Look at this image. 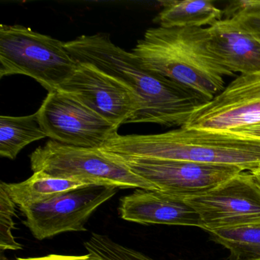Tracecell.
<instances>
[{
	"label": "cell",
	"instance_id": "20",
	"mask_svg": "<svg viewBox=\"0 0 260 260\" xmlns=\"http://www.w3.org/2000/svg\"><path fill=\"white\" fill-rule=\"evenodd\" d=\"M226 17L234 16L260 43V0H240L226 10Z\"/></svg>",
	"mask_w": 260,
	"mask_h": 260
},
{
	"label": "cell",
	"instance_id": "14",
	"mask_svg": "<svg viewBox=\"0 0 260 260\" xmlns=\"http://www.w3.org/2000/svg\"><path fill=\"white\" fill-rule=\"evenodd\" d=\"M159 4L162 10L153 22L162 28L210 27L224 13L211 0H164Z\"/></svg>",
	"mask_w": 260,
	"mask_h": 260
},
{
	"label": "cell",
	"instance_id": "3",
	"mask_svg": "<svg viewBox=\"0 0 260 260\" xmlns=\"http://www.w3.org/2000/svg\"><path fill=\"white\" fill-rule=\"evenodd\" d=\"M144 68L212 100L234 74L213 54L208 28H149L132 51Z\"/></svg>",
	"mask_w": 260,
	"mask_h": 260
},
{
	"label": "cell",
	"instance_id": "12",
	"mask_svg": "<svg viewBox=\"0 0 260 260\" xmlns=\"http://www.w3.org/2000/svg\"><path fill=\"white\" fill-rule=\"evenodd\" d=\"M119 214L127 221L144 224L178 225L202 229L200 217L185 199L150 190H135L120 201Z\"/></svg>",
	"mask_w": 260,
	"mask_h": 260
},
{
	"label": "cell",
	"instance_id": "7",
	"mask_svg": "<svg viewBox=\"0 0 260 260\" xmlns=\"http://www.w3.org/2000/svg\"><path fill=\"white\" fill-rule=\"evenodd\" d=\"M118 188L85 185L65 191L39 205L20 208L24 223L39 240L70 231H86L88 220L97 208L112 199Z\"/></svg>",
	"mask_w": 260,
	"mask_h": 260
},
{
	"label": "cell",
	"instance_id": "18",
	"mask_svg": "<svg viewBox=\"0 0 260 260\" xmlns=\"http://www.w3.org/2000/svg\"><path fill=\"white\" fill-rule=\"evenodd\" d=\"M85 247L94 260H154L132 248L122 246L106 235L92 233Z\"/></svg>",
	"mask_w": 260,
	"mask_h": 260
},
{
	"label": "cell",
	"instance_id": "8",
	"mask_svg": "<svg viewBox=\"0 0 260 260\" xmlns=\"http://www.w3.org/2000/svg\"><path fill=\"white\" fill-rule=\"evenodd\" d=\"M115 156L156 191L185 199L205 194L242 172L237 167L189 161Z\"/></svg>",
	"mask_w": 260,
	"mask_h": 260
},
{
	"label": "cell",
	"instance_id": "17",
	"mask_svg": "<svg viewBox=\"0 0 260 260\" xmlns=\"http://www.w3.org/2000/svg\"><path fill=\"white\" fill-rule=\"evenodd\" d=\"M211 240L229 251V260H260V222L208 231Z\"/></svg>",
	"mask_w": 260,
	"mask_h": 260
},
{
	"label": "cell",
	"instance_id": "10",
	"mask_svg": "<svg viewBox=\"0 0 260 260\" xmlns=\"http://www.w3.org/2000/svg\"><path fill=\"white\" fill-rule=\"evenodd\" d=\"M260 122V72L240 75L199 107L184 127L228 133Z\"/></svg>",
	"mask_w": 260,
	"mask_h": 260
},
{
	"label": "cell",
	"instance_id": "11",
	"mask_svg": "<svg viewBox=\"0 0 260 260\" xmlns=\"http://www.w3.org/2000/svg\"><path fill=\"white\" fill-rule=\"evenodd\" d=\"M119 128L142 109L139 97L125 84L88 63H78L60 89Z\"/></svg>",
	"mask_w": 260,
	"mask_h": 260
},
{
	"label": "cell",
	"instance_id": "21",
	"mask_svg": "<svg viewBox=\"0 0 260 260\" xmlns=\"http://www.w3.org/2000/svg\"><path fill=\"white\" fill-rule=\"evenodd\" d=\"M235 136L260 140V122L228 132Z\"/></svg>",
	"mask_w": 260,
	"mask_h": 260
},
{
	"label": "cell",
	"instance_id": "9",
	"mask_svg": "<svg viewBox=\"0 0 260 260\" xmlns=\"http://www.w3.org/2000/svg\"><path fill=\"white\" fill-rule=\"evenodd\" d=\"M205 231L260 222V186L249 171H242L211 191L185 199Z\"/></svg>",
	"mask_w": 260,
	"mask_h": 260
},
{
	"label": "cell",
	"instance_id": "5",
	"mask_svg": "<svg viewBox=\"0 0 260 260\" xmlns=\"http://www.w3.org/2000/svg\"><path fill=\"white\" fill-rule=\"evenodd\" d=\"M31 170L89 185L156 191L153 185L131 171L118 158L99 148L74 147L48 141L31 156Z\"/></svg>",
	"mask_w": 260,
	"mask_h": 260
},
{
	"label": "cell",
	"instance_id": "13",
	"mask_svg": "<svg viewBox=\"0 0 260 260\" xmlns=\"http://www.w3.org/2000/svg\"><path fill=\"white\" fill-rule=\"evenodd\" d=\"M211 51L228 71L240 75L260 72V43L234 16L208 27Z\"/></svg>",
	"mask_w": 260,
	"mask_h": 260
},
{
	"label": "cell",
	"instance_id": "16",
	"mask_svg": "<svg viewBox=\"0 0 260 260\" xmlns=\"http://www.w3.org/2000/svg\"><path fill=\"white\" fill-rule=\"evenodd\" d=\"M38 112L27 116L0 117V156L15 159L27 145L47 138Z\"/></svg>",
	"mask_w": 260,
	"mask_h": 260
},
{
	"label": "cell",
	"instance_id": "6",
	"mask_svg": "<svg viewBox=\"0 0 260 260\" xmlns=\"http://www.w3.org/2000/svg\"><path fill=\"white\" fill-rule=\"evenodd\" d=\"M37 112L47 136L66 145L100 149L118 135V128L61 89L48 92Z\"/></svg>",
	"mask_w": 260,
	"mask_h": 260
},
{
	"label": "cell",
	"instance_id": "19",
	"mask_svg": "<svg viewBox=\"0 0 260 260\" xmlns=\"http://www.w3.org/2000/svg\"><path fill=\"white\" fill-rule=\"evenodd\" d=\"M16 206L4 187L0 185V249L2 250L22 249V245L13 236Z\"/></svg>",
	"mask_w": 260,
	"mask_h": 260
},
{
	"label": "cell",
	"instance_id": "1",
	"mask_svg": "<svg viewBox=\"0 0 260 260\" xmlns=\"http://www.w3.org/2000/svg\"><path fill=\"white\" fill-rule=\"evenodd\" d=\"M65 46L77 63L92 65L139 97L142 109L130 123L184 127L192 114L209 101L193 89L144 68L136 55L115 45L106 33L80 36L65 42Z\"/></svg>",
	"mask_w": 260,
	"mask_h": 260
},
{
	"label": "cell",
	"instance_id": "22",
	"mask_svg": "<svg viewBox=\"0 0 260 260\" xmlns=\"http://www.w3.org/2000/svg\"><path fill=\"white\" fill-rule=\"evenodd\" d=\"M17 260H94L89 254L83 255H64L51 254L42 257L34 258H19Z\"/></svg>",
	"mask_w": 260,
	"mask_h": 260
},
{
	"label": "cell",
	"instance_id": "23",
	"mask_svg": "<svg viewBox=\"0 0 260 260\" xmlns=\"http://www.w3.org/2000/svg\"><path fill=\"white\" fill-rule=\"evenodd\" d=\"M249 172L252 173L254 179H255V180L256 181L257 183H258V185L260 186V168L255 169V170Z\"/></svg>",
	"mask_w": 260,
	"mask_h": 260
},
{
	"label": "cell",
	"instance_id": "4",
	"mask_svg": "<svg viewBox=\"0 0 260 260\" xmlns=\"http://www.w3.org/2000/svg\"><path fill=\"white\" fill-rule=\"evenodd\" d=\"M78 63L60 42L20 25H0V78L25 75L48 92L60 89Z\"/></svg>",
	"mask_w": 260,
	"mask_h": 260
},
{
	"label": "cell",
	"instance_id": "2",
	"mask_svg": "<svg viewBox=\"0 0 260 260\" xmlns=\"http://www.w3.org/2000/svg\"><path fill=\"white\" fill-rule=\"evenodd\" d=\"M100 149L121 157L189 161L242 171L260 168V140L184 127L156 135H117Z\"/></svg>",
	"mask_w": 260,
	"mask_h": 260
},
{
	"label": "cell",
	"instance_id": "15",
	"mask_svg": "<svg viewBox=\"0 0 260 260\" xmlns=\"http://www.w3.org/2000/svg\"><path fill=\"white\" fill-rule=\"evenodd\" d=\"M89 185L74 179L50 176L43 172H36L23 182L6 183L0 185L8 193L12 200L19 208L39 205L55 196L83 185Z\"/></svg>",
	"mask_w": 260,
	"mask_h": 260
}]
</instances>
